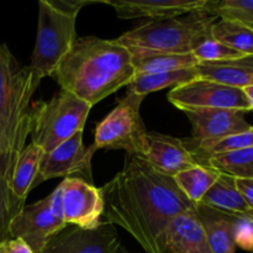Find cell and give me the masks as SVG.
<instances>
[{
	"instance_id": "ac0fdd59",
	"label": "cell",
	"mask_w": 253,
	"mask_h": 253,
	"mask_svg": "<svg viewBox=\"0 0 253 253\" xmlns=\"http://www.w3.org/2000/svg\"><path fill=\"white\" fill-rule=\"evenodd\" d=\"M197 71L200 78L245 89L253 85V54L217 63H199Z\"/></svg>"
},
{
	"instance_id": "9c48e42d",
	"label": "cell",
	"mask_w": 253,
	"mask_h": 253,
	"mask_svg": "<svg viewBox=\"0 0 253 253\" xmlns=\"http://www.w3.org/2000/svg\"><path fill=\"white\" fill-rule=\"evenodd\" d=\"M96 148H86L83 132H78L53 151L44 153L36 179V187L53 178H79L93 184L91 158Z\"/></svg>"
},
{
	"instance_id": "44dd1931",
	"label": "cell",
	"mask_w": 253,
	"mask_h": 253,
	"mask_svg": "<svg viewBox=\"0 0 253 253\" xmlns=\"http://www.w3.org/2000/svg\"><path fill=\"white\" fill-rule=\"evenodd\" d=\"M130 52L136 76L194 68L199 64L192 53H166L145 49H130Z\"/></svg>"
},
{
	"instance_id": "f1b7e54d",
	"label": "cell",
	"mask_w": 253,
	"mask_h": 253,
	"mask_svg": "<svg viewBox=\"0 0 253 253\" xmlns=\"http://www.w3.org/2000/svg\"><path fill=\"white\" fill-rule=\"evenodd\" d=\"M192 54L199 61V63H217L232 61L244 56L240 52L227 47L226 44L214 40L211 36L202 40L194 47Z\"/></svg>"
},
{
	"instance_id": "cb8c5ba5",
	"label": "cell",
	"mask_w": 253,
	"mask_h": 253,
	"mask_svg": "<svg viewBox=\"0 0 253 253\" xmlns=\"http://www.w3.org/2000/svg\"><path fill=\"white\" fill-rule=\"evenodd\" d=\"M203 165L236 179H253V147L211 155Z\"/></svg>"
},
{
	"instance_id": "9a60e30c",
	"label": "cell",
	"mask_w": 253,
	"mask_h": 253,
	"mask_svg": "<svg viewBox=\"0 0 253 253\" xmlns=\"http://www.w3.org/2000/svg\"><path fill=\"white\" fill-rule=\"evenodd\" d=\"M121 19L165 20L207 10L209 0H106Z\"/></svg>"
},
{
	"instance_id": "2e32d148",
	"label": "cell",
	"mask_w": 253,
	"mask_h": 253,
	"mask_svg": "<svg viewBox=\"0 0 253 253\" xmlns=\"http://www.w3.org/2000/svg\"><path fill=\"white\" fill-rule=\"evenodd\" d=\"M161 253H212L194 210L175 216L165 230Z\"/></svg>"
},
{
	"instance_id": "30bf717a",
	"label": "cell",
	"mask_w": 253,
	"mask_h": 253,
	"mask_svg": "<svg viewBox=\"0 0 253 253\" xmlns=\"http://www.w3.org/2000/svg\"><path fill=\"white\" fill-rule=\"evenodd\" d=\"M59 185L64 222L84 230H94L100 226L104 214L101 188L79 178H64Z\"/></svg>"
},
{
	"instance_id": "d590c367",
	"label": "cell",
	"mask_w": 253,
	"mask_h": 253,
	"mask_svg": "<svg viewBox=\"0 0 253 253\" xmlns=\"http://www.w3.org/2000/svg\"><path fill=\"white\" fill-rule=\"evenodd\" d=\"M246 26H249L250 29H252V30H253V19L251 20V22H249V24L246 25Z\"/></svg>"
},
{
	"instance_id": "7a4b0ae2",
	"label": "cell",
	"mask_w": 253,
	"mask_h": 253,
	"mask_svg": "<svg viewBox=\"0 0 253 253\" xmlns=\"http://www.w3.org/2000/svg\"><path fill=\"white\" fill-rule=\"evenodd\" d=\"M130 49L116 40L78 37L53 73L62 90L95 105L135 78Z\"/></svg>"
},
{
	"instance_id": "1f68e13d",
	"label": "cell",
	"mask_w": 253,
	"mask_h": 253,
	"mask_svg": "<svg viewBox=\"0 0 253 253\" xmlns=\"http://www.w3.org/2000/svg\"><path fill=\"white\" fill-rule=\"evenodd\" d=\"M236 184L250 209L253 210V179H236Z\"/></svg>"
},
{
	"instance_id": "e0dca14e",
	"label": "cell",
	"mask_w": 253,
	"mask_h": 253,
	"mask_svg": "<svg viewBox=\"0 0 253 253\" xmlns=\"http://www.w3.org/2000/svg\"><path fill=\"white\" fill-rule=\"evenodd\" d=\"M194 211L204 229L211 252L235 253V224L237 216L203 204H195Z\"/></svg>"
},
{
	"instance_id": "d6986e66",
	"label": "cell",
	"mask_w": 253,
	"mask_h": 253,
	"mask_svg": "<svg viewBox=\"0 0 253 253\" xmlns=\"http://www.w3.org/2000/svg\"><path fill=\"white\" fill-rule=\"evenodd\" d=\"M43 156V150L32 142L25 146L19 155L7 180L10 190L17 199L25 202L30 192L36 188L37 174Z\"/></svg>"
},
{
	"instance_id": "5bb4252c",
	"label": "cell",
	"mask_w": 253,
	"mask_h": 253,
	"mask_svg": "<svg viewBox=\"0 0 253 253\" xmlns=\"http://www.w3.org/2000/svg\"><path fill=\"white\" fill-rule=\"evenodd\" d=\"M245 114L237 110H220V109H204V110L188 111L192 125V143L199 146L211 145L225 137L250 130V125L245 119Z\"/></svg>"
},
{
	"instance_id": "d4e9b609",
	"label": "cell",
	"mask_w": 253,
	"mask_h": 253,
	"mask_svg": "<svg viewBox=\"0 0 253 253\" xmlns=\"http://www.w3.org/2000/svg\"><path fill=\"white\" fill-rule=\"evenodd\" d=\"M211 37L244 56L253 54V30L246 25L219 20L212 25Z\"/></svg>"
},
{
	"instance_id": "8992f818",
	"label": "cell",
	"mask_w": 253,
	"mask_h": 253,
	"mask_svg": "<svg viewBox=\"0 0 253 253\" xmlns=\"http://www.w3.org/2000/svg\"><path fill=\"white\" fill-rule=\"evenodd\" d=\"M74 94L59 90L48 101L32 106L31 142L48 153L76 133L83 132L90 109Z\"/></svg>"
},
{
	"instance_id": "83f0119b",
	"label": "cell",
	"mask_w": 253,
	"mask_h": 253,
	"mask_svg": "<svg viewBox=\"0 0 253 253\" xmlns=\"http://www.w3.org/2000/svg\"><path fill=\"white\" fill-rule=\"evenodd\" d=\"M24 207L25 202L12 194L7 179L0 174V242L10 239L9 230L12 219Z\"/></svg>"
},
{
	"instance_id": "4316f807",
	"label": "cell",
	"mask_w": 253,
	"mask_h": 253,
	"mask_svg": "<svg viewBox=\"0 0 253 253\" xmlns=\"http://www.w3.org/2000/svg\"><path fill=\"white\" fill-rule=\"evenodd\" d=\"M205 11L219 20L247 25L253 19V0H209Z\"/></svg>"
},
{
	"instance_id": "6da1fadb",
	"label": "cell",
	"mask_w": 253,
	"mask_h": 253,
	"mask_svg": "<svg viewBox=\"0 0 253 253\" xmlns=\"http://www.w3.org/2000/svg\"><path fill=\"white\" fill-rule=\"evenodd\" d=\"M101 192L105 222L128 232L146 253H161V239L168 224L195 208L173 177L156 170L138 156H128L123 169Z\"/></svg>"
},
{
	"instance_id": "7402d4cb",
	"label": "cell",
	"mask_w": 253,
	"mask_h": 253,
	"mask_svg": "<svg viewBox=\"0 0 253 253\" xmlns=\"http://www.w3.org/2000/svg\"><path fill=\"white\" fill-rule=\"evenodd\" d=\"M197 78H199L197 67L188 69H178V71L162 72V73L137 74L127 85V91L146 98V95L151 93L160 91L166 88H175V86L182 85V84L189 83Z\"/></svg>"
},
{
	"instance_id": "e575fe53",
	"label": "cell",
	"mask_w": 253,
	"mask_h": 253,
	"mask_svg": "<svg viewBox=\"0 0 253 253\" xmlns=\"http://www.w3.org/2000/svg\"><path fill=\"white\" fill-rule=\"evenodd\" d=\"M245 216H246V217H249V219L251 220V221H253V210H250V211L247 212V214L245 215Z\"/></svg>"
},
{
	"instance_id": "3957f363",
	"label": "cell",
	"mask_w": 253,
	"mask_h": 253,
	"mask_svg": "<svg viewBox=\"0 0 253 253\" xmlns=\"http://www.w3.org/2000/svg\"><path fill=\"white\" fill-rule=\"evenodd\" d=\"M40 83L0 43V174L7 180L31 132V100Z\"/></svg>"
},
{
	"instance_id": "52a82bcc",
	"label": "cell",
	"mask_w": 253,
	"mask_h": 253,
	"mask_svg": "<svg viewBox=\"0 0 253 253\" xmlns=\"http://www.w3.org/2000/svg\"><path fill=\"white\" fill-rule=\"evenodd\" d=\"M145 96L127 91L115 108L96 125L93 146L124 150L128 156H141L145 150L146 126L140 109Z\"/></svg>"
},
{
	"instance_id": "ffe728a7",
	"label": "cell",
	"mask_w": 253,
	"mask_h": 253,
	"mask_svg": "<svg viewBox=\"0 0 253 253\" xmlns=\"http://www.w3.org/2000/svg\"><path fill=\"white\" fill-rule=\"evenodd\" d=\"M199 204L235 216H245L251 210L237 188L236 178L224 173H220L216 182L208 190Z\"/></svg>"
},
{
	"instance_id": "836d02e7",
	"label": "cell",
	"mask_w": 253,
	"mask_h": 253,
	"mask_svg": "<svg viewBox=\"0 0 253 253\" xmlns=\"http://www.w3.org/2000/svg\"><path fill=\"white\" fill-rule=\"evenodd\" d=\"M114 253H131V252L127 251V250H126L125 247L123 246V245H120V246H119L118 249H116L115 251H114Z\"/></svg>"
},
{
	"instance_id": "4dcf8cb0",
	"label": "cell",
	"mask_w": 253,
	"mask_h": 253,
	"mask_svg": "<svg viewBox=\"0 0 253 253\" xmlns=\"http://www.w3.org/2000/svg\"><path fill=\"white\" fill-rule=\"evenodd\" d=\"M0 253H34V251L24 240L6 239L0 242Z\"/></svg>"
},
{
	"instance_id": "8fae6325",
	"label": "cell",
	"mask_w": 253,
	"mask_h": 253,
	"mask_svg": "<svg viewBox=\"0 0 253 253\" xmlns=\"http://www.w3.org/2000/svg\"><path fill=\"white\" fill-rule=\"evenodd\" d=\"M67 224L57 219L51 210L49 197L25 205L10 225V239H21L40 253L53 235L63 230Z\"/></svg>"
},
{
	"instance_id": "603a6c76",
	"label": "cell",
	"mask_w": 253,
	"mask_h": 253,
	"mask_svg": "<svg viewBox=\"0 0 253 253\" xmlns=\"http://www.w3.org/2000/svg\"><path fill=\"white\" fill-rule=\"evenodd\" d=\"M220 172L207 165H197L173 177L180 192L193 203L199 204L208 190L219 178Z\"/></svg>"
},
{
	"instance_id": "277c9868",
	"label": "cell",
	"mask_w": 253,
	"mask_h": 253,
	"mask_svg": "<svg viewBox=\"0 0 253 253\" xmlns=\"http://www.w3.org/2000/svg\"><path fill=\"white\" fill-rule=\"evenodd\" d=\"M95 1L84 0H40L36 42L29 68L41 82L52 77L77 41L79 10Z\"/></svg>"
},
{
	"instance_id": "f546056e",
	"label": "cell",
	"mask_w": 253,
	"mask_h": 253,
	"mask_svg": "<svg viewBox=\"0 0 253 253\" xmlns=\"http://www.w3.org/2000/svg\"><path fill=\"white\" fill-rule=\"evenodd\" d=\"M235 245L245 251L253 252V221L246 216H237L235 224Z\"/></svg>"
},
{
	"instance_id": "4fadbf2b",
	"label": "cell",
	"mask_w": 253,
	"mask_h": 253,
	"mask_svg": "<svg viewBox=\"0 0 253 253\" xmlns=\"http://www.w3.org/2000/svg\"><path fill=\"white\" fill-rule=\"evenodd\" d=\"M138 157L156 170L169 177L199 165L188 143L180 138L160 132H147L145 150Z\"/></svg>"
},
{
	"instance_id": "ba28073f",
	"label": "cell",
	"mask_w": 253,
	"mask_h": 253,
	"mask_svg": "<svg viewBox=\"0 0 253 253\" xmlns=\"http://www.w3.org/2000/svg\"><path fill=\"white\" fill-rule=\"evenodd\" d=\"M167 98L172 105L184 113L204 109L237 110L242 113L251 111L244 89L200 77L189 83L172 88Z\"/></svg>"
},
{
	"instance_id": "d6a6232c",
	"label": "cell",
	"mask_w": 253,
	"mask_h": 253,
	"mask_svg": "<svg viewBox=\"0 0 253 253\" xmlns=\"http://www.w3.org/2000/svg\"><path fill=\"white\" fill-rule=\"evenodd\" d=\"M244 91H245V94H246L247 99H249L250 106H251V111L253 113V85L245 88Z\"/></svg>"
},
{
	"instance_id": "7c38bea8",
	"label": "cell",
	"mask_w": 253,
	"mask_h": 253,
	"mask_svg": "<svg viewBox=\"0 0 253 253\" xmlns=\"http://www.w3.org/2000/svg\"><path fill=\"white\" fill-rule=\"evenodd\" d=\"M120 245L118 230L108 222H101L94 230L67 225L40 253H114Z\"/></svg>"
},
{
	"instance_id": "484cf974",
	"label": "cell",
	"mask_w": 253,
	"mask_h": 253,
	"mask_svg": "<svg viewBox=\"0 0 253 253\" xmlns=\"http://www.w3.org/2000/svg\"><path fill=\"white\" fill-rule=\"evenodd\" d=\"M194 145V143H193ZM192 151L194 157L197 158L198 163L203 165L209 156L217 155V153H226L234 152V151L245 150V148L253 147V126L250 130L244 131V132L235 133V135L225 137L217 142L211 143L207 146H188Z\"/></svg>"
},
{
	"instance_id": "5b68a950",
	"label": "cell",
	"mask_w": 253,
	"mask_h": 253,
	"mask_svg": "<svg viewBox=\"0 0 253 253\" xmlns=\"http://www.w3.org/2000/svg\"><path fill=\"white\" fill-rule=\"evenodd\" d=\"M216 20L204 10L182 17L151 20L123 34L116 41L128 49L192 53L202 40L211 36V27Z\"/></svg>"
}]
</instances>
